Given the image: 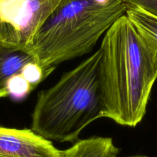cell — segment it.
<instances>
[{"instance_id": "8", "label": "cell", "mask_w": 157, "mask_h": 157, "mask_svg": "<svg viewBox=\"0 0 157 157\" xmlns=\"http://www.w3.org/2000/svg\"><path fill=\"white\" fill-rule=\"evenodd\" d=\"M126 5V16L157 57V16L140 7Z\"/></svg>"}, {"instance_id": "7", "label": "cell", "mask_w": 157, "mask_h": 157, "mask_svg": "<svg viewBox=\"0 0 157 157\" xmlns=\"http://www.w3.org/2000/svg\"><path fill=\"white\" fill-rule=\"evenodd\" d=\"M120 149L109 137L95 136L78 140L72 146L60 150V157H117Z\"/></svg>"}, {"instance_id": "2", "label": "cell", "mask_w": 157, "mask_h": 157, "mask_svg": "<svg viewBox=\"0 0 157 157\" xmlns=\"http://www.w3.org/2000/svg\"><path fill=\"white\" fill-rule=\"evenodd\" d=\"M100 49L51 88L39 93L31 129L59 143H75L90 123L103 117L99 80Z\"/></svg>"}, {"instance_id": "3", "label": "cell", "mask_w": 157, "mask_h": 157, "mask_svg": "<svg viewBox=\"0 0 157 157\" xmlns=\"http://www.w3.org/2000/svg\"><path fill=\"white\" fill-rule=\"evenodd\" d=\"M126 10L123 0H61L29 49L43 67L55 69L91 52Z\"/></svg>"}, {"instance_id": "10", "label": "cell", "mask_w": 157, "mask_h": 157, "mask_svg": "<svg viewBox=\"0 0 157 157\" xmlns=\"http://www.w3.org/2000/svg\"><path fill=\"white\" fill-rule=\"evenodd\" d=\"M129 157H147L146 155H132V156H129Z\"/></svg>"}, {"instance_id": "4", "label": "cell", "mask_w": 157, "mask_h": 157, "mask_svg": "<svg viewBox=\"0 0 157 157\" xmlns=\"http://www.w3.org/2000/svg\"><path fill=\"white\" fill-rule=\"evenodd\" d=\"M60 1L0 0V40L29 49L37 32Z\"/></svg>"}, {"instance_id": "9", "label": "cell", "mask_w": 157, "mask_h": 157, "mask_svg": "<svg viewBox=\"0 0 157 157\" xmlns=\"http://www.w3.org/2000/svg\"><path fill=\"white\" fill-rule=\"evenodd\" d=\"M128 5L135 6L157 16V0H123Z\"/></svg>"}, {"instance_id": "1", "label": "cell", "mask_w": 157, "mask_h": 157, "mask_svg": "<svg viewBox=\"0 0 157 157\" xmlns=\"http://www.w3.org/2000/svg\"><path fill=\"white\" fill-rule=\"evenodd\" d=\"M99 49L103 117L135 127L157 79V57L126 15L105 33Z\"/></svg>"}, {"instance_id": "5", "label": "cell", "mask_w": 157, "mask_h": 157, "mask_svg": "<svg viewBox=\"0 0 157 157\" xmlns=\"http://www.w3.org/2000/svg\"><path fill=\"white\" fill-rule=\"evenodd\" d=\"M0 157H60V150L31 129L0 126Z\"/></svg>"}, {"instance_id": "6", "label": "cell", "mask_w": 157, "mask_h": 157, "mask_svg": "<svg viewBox=\"0 0 157 157\" xmlns=\"http://www.w3.org/2000/svg\"><path fill=\"white\" fill-rule=\"evenodd\" d=\"M40 64L29 49L7 44L0 40V99L7 97L10 82Z\"/></svg>"}]
</instances>
